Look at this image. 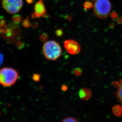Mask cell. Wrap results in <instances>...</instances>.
<instances>
[{
	"instance_id": "cell-1",
	"label": "cell",
	"mask_w": 122,
	"mask_h": 122,
	"mask_svg": "<svg viewBox=\"0 0 122 122\" xmlns=\"http://www.w3.org/2000/svg\"><path fill=\"white\" fill-rule=\"evenodd\" d=\"M42 52L46 59L55 61L60 57L62 53V49L56 41H46L44 44Z\"/></svg>"
},
{
	"instance_id": "cell-2",
	"label": "cell",
	"mask_w": 122,
	"mask_h": 122,
	"mask_svg": "<svg viewBox=\"0 0 122 122\" xmlns=\"http://www.w3.org/2000/svg\"><path fill=\"white\" fill-rule=\"evenodd\" d=\"M19 77V73L11 67H4L0 69V84L8 87L15 83Z\"/></svg>"
},
{
	"instance_id": "cell-3",
	"label": "cell",
	"mask_w": 122,
	"mask_h": 122,
	"mask_svg": "<svg viewBox=\"0 0 122 122\" xmlns=\"http://www.w3.org/2000/svg\"><path fill=\"white\" fill-rule=\"evenodd\" d=\"M111 9L112 5L109 0H97L94 4V13L100 19L106 18Z\"/></svg>"
},
{
	"instance_id": "cell-4",
	"label": "cell",
	"mask_w": 122,
	"mask_h": 122,
	"mask_svg": "<svg viewBox=\"0 0 122 122\" xmlns=\"http://www.w3.org/2000/svg\"><path fill=\"white\" fill-rule=\"evenodd\" d=\"M2 6L8 13L15 14L22 7V0H3Z\"/></svg>"
},
{
	"instance_id": "cell-5",
	"label": "cell",
	"mask_w": 122,
	"mask_h": 122,
	"mask_svg": "<svg viewBox=\"0 0 122 122\" xmlns=\"http://www.w3.org/2000/svg\"><path fill=\"white\" fill-rule=\"evenodd\" d=\"M65 48L69 54L75 55L80 52L81 47L79 44L75 40L69 39L65 41Z\"/></svg>"
},
{
	"instance_id": "cell-6",
	"label": "cell",
	"mask_w": 122,
	"mask_h": 122,
	"mask_svg": "<svg viewBox=\"0 0 122 122\" xmlns=\"http://www.w3.org/2000/svg\"><path fill=\"white\" fill-rule=\"evenodd\" d=\"M46 9L45 5L42 0L38 2L34 6V12L32 15V18H38L46 16Z\"/></svg>"
},
{
	"instance_id": "cell-7",
	"label": "cell",
	"mask_w": 122,
	"mask_h": 122,
	"mask_svg": "<svg viewBox=\"0 0 122 122\" xmlns=\"http://www.w3.org/2000/svg\"><path fill=\"white\" fill-rule=\"evenodd\" d=\"M112 84L117 89V96L122 104V79L118 81L113 82Z\"/></svg>"
},
{
	"instance_id": "cell-8",
	"label": "cell",
	"mask_w": 122,
	"mask_h": 122,
	"mask_svg": "<svg viewBox=\"0 0 122 122\" xmlns=\"http://www.w3.org/2000/svg\"><path fill=\"white\" fill-rule=\"evenodd\" d=\"M79 95L80 98L84 100H88L91 98L92 96V92L88 88H82L79 91Z\"/></svg>"
},
{
	"instance_id": "cell-9",
	"label": "cell",
	"mask_w": 122,
	"mask_h": 122,
	"mask_svg": "<svg viewBox=\"0 0 122 122\" xmlns=\"http://www.w3.org/2000/svg\"><path fill=\"white\" fill-rule=\"evenodd\" d=\"M112 112L114 115L117 117L122 116V107L119 105H115L113 107Z\"/></svg>"
},
{
	"instance_id": "cell-10",
	"label": "cell",
	"mask_w": 122,
	"mask_h": 122,
	"mask_svg": "<svg viewBox=\"0 0 122 122\" xmlns=\"http://www.w3.org/2000/svg\"><path fill=\"white\" fill-rule=\"evenodd\" d=\"M6 26V22L5 20L0 17V33L5 32V27Z\"/></svg>"
},
{
	"instance_id": "cell-11",
	"label": "cell",
	"mask_w": 122,
	"mask_h": 122,
	"mask_svg": "<svg viewBox=\"0 0 122 122\" xmlns=\"http://www.w3.org/2000/svg\"><path fill=\"white\" fill-rule=\"evenodd\" d=\"M93 7V4L89 1H86L84 3V9L86 10L90 9Z\"/></svg>"
},
{
	"instance_id": "cell-12",
	"label": "cell",
	"mask_w": 122,
	"mask_h": 122,
	"mask_svg": "<svg viewBox=\"0 0 122 122\" xmlns=\"http://www.w3.org/2000/svg\"><path fill=\"white\" fill-rule=\"evenodd\" d=\"M12 20L13 22L15 24H20L21 21V16L20 15H15L13 17Z\"/></svg>"
},
{
	"instance_id": "cell-13",
	"label": "cell",
	"mask_w": 122,
	"mask_h": 122,
	"mask_svg": "<svg viewBox=\"0 0 122 122\" xmlns=\"http://www.w3.org/2000/svg\"><path fill=\"white\" fill-rule=\"evenodd\" d=\"M73 73L76 76H80L82 74V69L79 67H76L73 71Z\"/></svg>"
},
{
	"instance_id": "cell-14",
	"label": "cell",
	"mask_w": 122,
	"mask_h": 122,
	"mask_svg": "<svg viewBox=\"0 0 122 122\" xmlns=\"http://www.w3.org/2000/svg\"><path fill=\"white\" fill-rule=\"evenodd\" d=\"M40 40L42 42H46L48 39V36L46 33H43L41 34L39 36Z\"/></svg>"
},
{
	"instance_id": "cell-15",
	"label": "cell",
	"mask_w": 122,
	"mask_h": 122,
	"mask_svg": "<svg viewBox=\"0 0 122 122\" xmlns=\"http://www.w3.org/2000/svg\"><path fill=\"white\" fill-rule=\"evenodd\" d=\"M61 122H79L76 119L72 117H67L63 119Z\"/></svg>"
},
{
	"instance_id": "cell-16",
	"label": "cell",
	"mask_w": 122,
	"mask_h": 122,
	"mask_svg": "<svg viewBox=\"0 0 122 122\" xmlns=\"http://www.w3.org/2000/svg\"><path fill=\"white\" fill-rule=\"evenodd\" d=\"M23 25L24 27H25L26 28H28V27H30V26H31V24L30 23V21H29L28 18L26 20H24L23 23Z\"/></svg>"
},
{
	"instance_id": "cell-17",
	"label": "cell",
	"mask_w": 122,
	"mask_h": 122,
	"mask_svg": "<svg viewBox=\"0 0 122 122\" xmlns=\"http://www.w3.org/2000/svg\"><path fill=\"white\" fill-rule=\"evenodd\" d=\"M32 78L34 81H36V82H39L40 80L41 76L39 74L35 73V74H33Z\"/></svg>"
},
{
	"instance_id": "cell-18",
	"label": "cell",
	"mask_w": 122,
	"mask_h": 122,
	"mask_svg": "<svg viewBox=\"0 0 122 122\" xmlns=\"http://www.w3.org/2000/svg\"><path fill=\"white\" fill-rule=\"evenodd\" d=\"M55 33L57 36H61L63 34V31L61 29H58L56 30Z\"/></svg>"
},
{
	"instance_id": "cell-19",
	"label": "cell",
	"mask_w": 122,
	"mask_h": 122,
	"mask_svg": "<svg viewBox=\"0 0 122 122\" xmlns=\"http://www.w3.org/2000/svg\"><path fill=\"white\" fill-rule=\"evenodd\" d=\"M4 61V56L0 52V66L2 65Z\"/></svg>"
},
{
	"instance_id": "cell-20",
	"label": "cell",
	"mask_w": 122,
	"mask_h": 122,
	"mask_svg": "<svg viewBox=\"0 0 122 122\" xmlns=\"http://www.w3.org/2000/svg\"><path fill=\"white\" fill-rule=\"evenodd\" d=\"M24 45L23 44V43L21 42H18V46L19 48H22L23 47V46Z\"/></svg>"
},
{
	"instance_id": "cell-21",
	"label": "cell",
	"mask_w": 122,
	"mask_h": 122,
	"mask_svg": "<svg viewBox=\"0 0 122 122\" xmlns=\"http://www.w3.org/2000/svg\"><path fill=\"white\" fill-rule=\"evenodd\" d=\"M26 1H27V3L29 4H31L33 2V0H26Z\"/></svg>"
},
{
	"instance_id": "cell-22",
	"label": "cell",
	"mask_w": 122,
	"mask_h": 122,
	"mask_svg": "<svg viewBox=\"0 0 122 122\" xmlns=\"http://www.w3.org/2000/svg\"><path fill=\"white\" fill-rule=\"evenodd\" d=\"M66 18L67 19V20H70V21L72 20L71 17V16H69V15H67V16H66Z\"/></svg>"
},
{
	"instance_id": "cell-23",
	"label": "cell",
	"mask_w": 122,
	"mask_h": 122,
	"mask_svg": "<svg viewBox=\"0 0 122 122\" xmlns=\"http://www.w3.org/2000/svg\"><path fill=\"white\" fill-rule=\"evenodd\" d=\"M67 86H65V85H63V86H62V89L63 90V91H66V90L67 89Z\"/></svg>"
},
{
	"instance_id": "cell-24",
	"label": "cell",
	"mask_w": 122,
	"mask_h": 122,
	"mask_svg": "<svg viewBox=\"0 0 122 122\" xmlns=\"http://www.w3.org/2000/svg\"></svg>"
},
{
	"instance_id": "cell-25",
	"label": "cell",
	"mask_w": 122,
	"mask_h": 122,
	"mask_svg": "<svg viewBox=\"0 0 122 122\" xmlns=\"http://www.w3.org/2000/svg\"></svg>"
}]
</instances>
